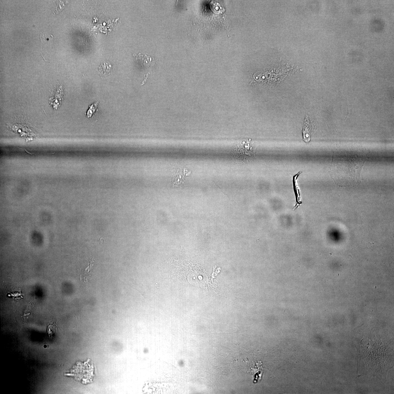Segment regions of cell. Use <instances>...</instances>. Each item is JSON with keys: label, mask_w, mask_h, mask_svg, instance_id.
<instances>
[{"label": "cell", "mask_w": 394, "mask_h": 394, "mask_svg": "<svg viewBox=\"0 0 394 394\" xmlns=\"http://www.w3.org/2000/svg\"><path fill=\"white\" fill-rule=\"evenodd\" d=\"M365 158L356 155H336L334 157L330 174L340 187L355 186L361 183L360 176Z\"/></svg>", "instance_id": "obj_1"}, {"label": "cell", "mask_w": 394, "mask_h": 394, "mask_svg": "<svg viewBox=\"0 0 394 394\" xmlns=\"http://www.w3.org/2000/svg\"><path fill=\"white\" fill-rule=\"evenodd\" d=\"M94 264V260L92 258L89 260L87 263V267L83 270L82 274H81V278L84 280V281H87L90 279L93 267Z\"/></svg>", "instance_id": "obj_2"}, {"label": "cell", "mask_w": 394, "mask_h": 394, "mask_svg": "<svg viewBox=\"0 0 394 394\" xmlns=\"http://www.w3.org/2000/svg\"><path fill=\"white\" fill-rule=\"evenodd\" d=\"M311 125L308 118H306L305 120L303 130V136L304 140L306 142L310 141V133H311Z\"/></svg>", "instance_id": "obj_3"}, {"label": "cell", "mask_w": 394, "mask_h": 394, "mask_svg": "<svg viewBox=\"0 0 394 394\" xmlns=\"http://www.w3.org/2000/svg\"><path fill=\"white\" fill-rule=\"evenodd\" d=\"M99 70L102 73L105 74L109 73L110 71V66L107 63L102 64L99 66Z\"/></svg>", "instance_id": "obj_4"}, {"label": "cell", "mask_w": 394, "mask_h": 394, "mask_svg": "<svg viewBox=\"0 0 394 394\" xmlns=\"http://www.w3.org/2000/svg\"><path fill=\"white\" fill-rule=\"evenodd\" d=\"M96 106H97L96 104H94V105L91 106L90 109H89L88 112H87V116L88 118H90L92 116V115L96 109Z\"/></svg>", "instance_id": "obj_5"}, {"label": "cell", "mask_w": 394, "mask_h": 394, "mask_svg": "<svg viewBox=\"0 0 394 394\" xmlns=\"http://www.w3.org/2000/svg\"><path fill=\"white\" fill-rule=\"evenodd\" d=\"M103 239H104L103 238H100V240H99V242H100V243H103V241H104V240H103Z\"/></svg>", "instance_id": "obj_6"}]
</instances>
